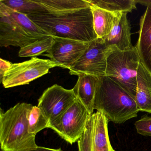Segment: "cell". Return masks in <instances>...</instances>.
<instances>
[{
    "label": "cell",
    "instance_id": "1",
    "mask_svg": "<svg viewBox=\"0 0 151 151\" xmlns=\"http://www.w3.org/2000/svg\"><path fill=\"white\" fill-rule=\"evenodd\" d=\"M53 37L91 42L98 38L93 28L91 7L62 13L40 12L27 15Z\"/></svg>",
    "mask_w": 151,
    "mask_h": 151
},
{
    "label": "cell",
    "instance_id": "2",
    "mask_svg": "<svg viewBox=\"0 0 151 151\" xmlns=\"http://www.w3.org/2000/svg\"><path fill=\"white\" fill-rule=\"evenodd\" d=\"M94 109L102 113L109 121L118 124L137 117L139 112L135 98L106 76L99 77Z\"/></svg>",
    "mask_w": 151,
    "mask_h": 151
},
{
    "label": "cell",
    "instance_id": "3",
    "mask_svg": "<svg viewBox=\"0 0 151 151\" xmlns=\"http://www.w3.org/2000/svg\"><path fill=\"white\" fill-rule=\"evenodd\" d=\"M19 103L0 112V143L2 151H29L37 147L36 135L29 132L28 118L33 107Z\"/></svg>",
    "mask_w": 151,
    "mask_h": 151
},
{
    "label": "cell",
    "instance_id": "4",
    "mask_svg": "<svg viewBox=\"0 0 151 151\" xmlns=\"http://www.w3.org/2000/svg\"><path fill=\"white\" fill-rule=\"evenodd\" d=\"M140 63L135 47L128 51L114 50L108 56L105 76L116 82L135 99Z\"/></svg>",
    "mask_w": 151,
    "mask_h": 151
},
{
    "label": "cell",
    "instance_id": "5",
    "mask_svg": "<svg viewBox=\"0 0 151 151\" xmlns=\"http://www.w3.org/2000/svg\"><path fill=\"white\" fill-rule=\"evenodd\" d=\"M91 114L76 99L64 113L49 124L48 128L72 145L78 142L83 135Z\"/></svg>",
    "mask_w": 151,
    "mask_h": 151
},
{
    "label": "cell",
    "instance_id": "6",
    "mask_svg": "<svg viewBox=\"0 0 151 151\" xmlns=\"http://www.w3.org/2000/svg\"><path fill=\"white\" fill-rule=\"evenodd\" d=\"M57 67H60V65L51 60L37 57L23 62L12 63L4 74L1 83L6 88L29 84Z\"/></svg>",
    "mask_w": 151,
    "mask_h": 151
},
{
    "label": "cell",
    "instance_id": "7",
    "mask_svg": "<svg viewBox=\"0 0 151 151\" xmlns=\"http://www.w3.org/2000/svg\"><path fill=\"white\" fill-rule=\"evenodd\" d=\"M113 51L102 38H98L90 42L83 55L70 69V74L78 76L86 74L99 78L105 76L107 59Z\"/></svg>",
    "mask_w": 151,
    "mask_h": 151
},
{
    "label": "cell",
    "instance_id": "8",
    "mask_svg": "<svg viewBox=\"0 0 151 151\" xmlns=\"http://www.w3.org/2000/svg\"><path fill=\"white\" fill-rule=\"evenodd\" d=\"M109 121L102 113L92 114L78 141V151H114L109 136Z\"/></svg>",
    "mask_w": 151,
    "mask_h": 151
},
{
    "label": "cell",
    "instance_id": "9",
    "mask_svg": "<svg viewBox=\"0 0 151 151\" xmlns=\"http://www.w3.org/2000/svg\"><path fill=\"white\" fill-rule=\"evenodd\" d=\"M73 89H65L55 84L48 87L38 100L37 106L50 123L68 109L76 99Z\"/></svg>",
    "mask_w": 151,
    "mask_h": 151
},
{
    "label": "cell",
    "instance_id": "10",
    "mask_svg": "<svg viewBox=\"0 0 151 151\" xmlns=\"http://www.w3.org/2000/svg\"><path fill=\"white\" fill-rule=\"evenodd\" d=\"M54 38L52 48L44 55L59 64L60 68L69 70L83 55L90 43L69 39Z\"/></svg>",
    "mask_w": 151,
    "mask_h": 151
},
{
    "label": "cell",
    "instance_id": "11",
    "mask_svg": "<svg viewBox=\"0 0 151 151\" xmlns=\"http://www.w3.org/2000/svg\"><path fill=\"white\" fill-rule=\"evenodd\" d=\"M41 39L28 32L4 9L0 8V46L22 48Z\"/></svg>",
    "mask_w": 151,
    "mask_h": 151
},
{
    "label": "cell",
    "instance_id": "12",
    "mask_svg": "<svg viewBox=\"0 0 151 151\" xmlns=\"http://www.w3.org/2000/svg\"><path fill=\"white\" fill-rule=\"evenodd\" d=\"M137 45L140 63L151 73V6L147 7L140 20Z\"/></svg>",
    "mask_w": 151,
    "mask_h": 151
},
{
    "label": "cell",
    "instance_id": "13",
    "mask_svg": "<svg viewBox=\"0 0 151 151\" xmlns=\"http://www.w3.org/2000/svg\"><path fill=\"white\" fill-rule=\"evenodd\" d=\"M127 13H123L119 22L110 33L102 38L107 45L114 50L128 51L132 49L131 27Z\"/></svg>",
    "mask_w": 151,
    "mask_h": 151
},
{
    "label": "cell",
    "instance_id": "14",
    "mask_svg": "<svg viewBox=\"0 0 151 151\" xmlns=\"http://www.w3.org/2000/svg\"><path fill=\"white\" fill-rule=\"evenodd\" d=\"M78 77L73 91L77 99L92 114L94 109V99L99 78L86 74H82Z\"/></svg>",
    "mask_w": 151,
    "mask_h": 151
},
{
    "label": "cell",
    "instance_id": "15",
    "mask_svg": "<svg viewBox=\"0 0 151 151\" xmlns=\"http://www.w3.org/2000/svg\"><path fill=\"white\" fill-rule=\"evenodd\" d=\"M135 101L139 111L151 114V73L140 63L137 75Z\"/></svg>",
    "mask_w": 151,
    "mask_h": 151
},
{
    "label": "cell",
    "instance_id": "16",
    "mask_svg": "<svg viewBox=\"0 0 151 151\" xmlns=\"http://www.w3.org/2000/svg\"><path fill=\"white\" fill-rule=\"evenodd\" d=\"M90 5L93 17L94 31L98 38H102L110 33L119 22L123 13L111 12L92 4Z\"/></svg>",
    "mask_w": 151,
    "mask_h": 151
},
{
    "label": "cell",
    "instance_id": "17",
    "mask_svg": "<svg viewBox=\"0 0 151 151\" xmlns=\"http://www.w3.org/2000/svg\"><path fill=\"white\" fill-rule=\"evenodd\" d=\"M47 12L62 13L91 7L87 0H35Z\"/></svg>",
    "mask_w": 151,
    "mask_h": 151
},
{
    "label": "cell",
    "instance_id": "18",
    "mask_svg": "<svg viewBox=\"0 0 151 151\" xmlns=\"http://www.w3.org/2000/svg\"><path fill=\"white\" fill-rule=\"evenodd\" d=\"M0 8L4 9L18 24L32 35L41 39L51 37L47 32L31 20L27 15L13 10L1 2H0Z\"/></svg>",
    "mask_w": 151,
    "mask_h": 151
},
{
    "label": "cell",
    "instance_id": "19",
    "mask_svg": "<svg viewBox=\"0 0 151 151\" xmlns=\"http://www.w3.org/2000/svg\"><path fill=\"white\" fill-rule=\"evenodd\" d=\"M94 6L111 12L129 13L137 9L135 0H87Z\"/></svg>",
    "mask_w": 151,
    "mask_h": 151
},
{
    "label": "cell",
    "instance_id": "20",
    "mask_svg": "<svg viewBox=\"0 0 151 151\" xmlns=\"http://www.w3.org/2000/svg\"><path fill=\"white\" fill-rule=\"evenodd\" d=\"M54 43V38L49 37L35 42L20 48L18 55L20 57H36L44 53L48 52Z\"/></svg>",
    "mask_w": 151,
    "mask_h": 151
},
{
    "label": "cell",
    "instance_id": "21",
    "mask_svg": "<svg viewBox=\"0 0 151 151\" xmlns=\"http://www.w3.org/2000/svg\"><path fill=\"white\" fill-rule=\"evenodd\" d=\"M0 2L13 10L26 15L47 12L35 0H0Z\"/></svg>",
    "mask_w": 151,
    "mask_h": 151
},
{
    "label": "cell",
    "instance_id": "22",
    "mask_svg": "<svg viewBox=\"0 0 151 151\" xmlns=\"http://www.w3.org/2000/svg\"><path fill=\"white\" fill-rule=\"evenodd\" d=\"M48 119L37 106H33L29 114L28 118L29 132L36 135L40 131L49 127Z\"/></svg>",
    "mask_w": 151,
    "mask_h": 151
},
{
    "label": "cell",
    "instance_id": "23",
    "mask_svg": "<svg viewBox=\"0 0 151 151\" xmlns=\"http://www.w3.org/2000/svg\"><path fill=\"white\" fill-rule=\"evenodd\" d=\"M134 124L138 134L151 137V117L144 116L136 122Z\"/></svg>",
    "mask_w": 151,
    "mask_h": 151
},
{
    "label": "cell",
    "instance_id": "24",
    "mask_svg": "<svg viewBox=\"0 0 151 151\" xmlns=\"http://www.w3.org/2000/svg\"><path fill=\"white\" fill-rule=\"evenodd\" d=\"M12 63L2 59H0V82L1 83L4 74L12 65Z\"/></svg>",
    "mask_w": 151,
    "mask_h": 151
},
{
    "label": "cell",
    "instance_id": "25",
    "mask_svg": "<svg viewBox=\"0 0 151 151\" xmlns=\"http://www.w3.org/2000/svg\"><path fill=\"white\" fill-rule=\"evenodd\" d=\"M29 151H63L61 148L59 149H53L44 147L37 146V147Z\"/></svg>",
    "mask_w": 151,
    "mask_h": 151
},
{
    "label": "cell",
    "instance_id": "26",
    "mask_svg": "<svg viewBox=\"0 0 151 151\" xmlns=\"http://www.w3.org/2000/svg\"><path fill=\"white\" fill-rule=\"evenodd\" d=\"M137 4H141L143 6H151V0H135Z\"/></svg>",
    "mask_w": 151,
    "mask_h": 151
},
{
    "label": "cell",
    "instance_id": "27",
    "mask_svg": "<svg viewBox=\"0 0 151 151\" xmlns=\"http://www.w3.org/2000/svg\"><path fill=\"white\" fill-rule=\"evenodd\" d=\"M114 151H115V150H114Z\"/></svg>",
    "mask_w": 151,
    "mask_h": 151
},
{
    "label": "cell",
    "instance_id": "28",
    "mask_svg": "<svg viewBox=\"0 0 151 151\" xmlns=\"http://www.w3.org/2000/svg\"></svg>",
    "mask_w": 151,
    "mask_h": 151
}]
</instances>
